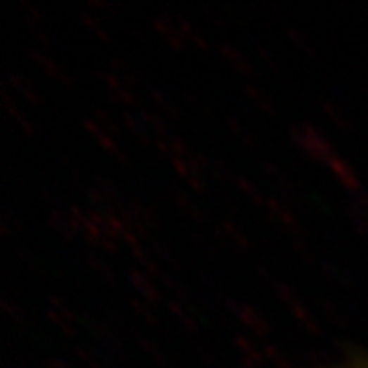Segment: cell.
Returning <instances> with one entry per match:
<instances>
[{
    "instance_id": "6da1fadb",
    "label": "cell",
    "mask_w": 368,
    "mask_h": 368,
    "mask_svg": "<svg viewBox=\"0 0 368 368\" xmlns=\"http://www.w3.org/2000/svg\"><path fill=\"white\" fill-rule=\"evenodd\" d=\"M315 368H368V354H358V356H352V358L334 362V364H327V367Z\"/></svg>"
}]
</instances>
